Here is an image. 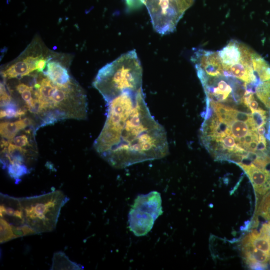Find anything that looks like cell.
Instances as JSON below:
<instances>
[{
  "label": "cell",
  "instance_id": "obj_1",
  "mask_svg": "<svg viewBox=\"0 0 270 270\" xmlns=\"http://www.w3.org/2000/svg\"><path fill=\"white\" fill-rule=\"evenodd\" d=\"M107 104L106 122L94 147L112 166L122 169L168 155L166 132L152 116L142 88L124 92Z\"/></svg>",
  "mask_w": 270,
  "mask_h": 270
},
{
  "label": "cell",
  "instance_id": "obj_2",
  "mask_svg": "<svg viewBox=\"0 0 270 270\" xmlns=\"http://www.w3.org/2000/svg\"><path fill=\"white\" fill-rule=\"evenodd\" d=\"M93 86L106 102L124 92L142 88V68L136 50L121 55L102 68Z\"/></svg>",
  "mask_w": 270,
  "mask_h": 270
},
{
  "label": "cell",
  "instance_id": "obj_3",
  "mask_svg": "<svg viewBox=\"0 0 270 270\" xmlns=\"http://www.w3.org/2000/svg\"><path fill=\"white\" fill-rule=\"evenodd\" d=\"M26 224L37 234L54 231L70 198L60 190L20 198Z\"/></svg>",
  "mask_w": 270,
  "mask_h": 270
},
{
  "label": "cell",
  "instance_id": "obj_4",
  "mask_svg": "<svg viewBox=\"0 0 270 270\" xmlns=\"http://www.w3.org/2000/svg\"><path fill=\"white\" fill-rule=\"evenodd\" d=\"M54 84V90L43 116L42 126L64 119H86V96L80 86L74 80L66 86Z\"/></svg>",
  "mask_w": 270,
  "mask_h": 270
},
{
  "label": "cell",
  "instance_id": "obj_5",
  "mask_svg": "<svg viewBox=\"0 0 270 270\" xmlns=\"http://www.w3.org/2000/svg\"><path fill=\"white\" fill-rule=\"evenodd\" d=\"M163 214L161 194L156 191L137 196L128 214L130 230L136 236L148 234Z\"/></svg>",
  "mask_w": 270,
  "mask_h": 270
},
{
  "label": "cell",
  "instance_id": "obj_6",
  "mask_svg": "<svg viewBox=\"0 0 270 270\" xmlns=\"http://www.w3.org/2000/svg\"><path fill=\"white\" fill-rule=\"evenodd\" d=\"M194 0H146V6L154 30L164 35L173 32Z\"/></svg>",
  "mask_w": 270,
  "mask_h": 270
},
{
  "label": "cell",
  "instance_id": "obj_7",
  "mask_svg": "<svg viewBox=\"0 0 270 270\" xmlns=\"http://www.w3.org/2000/svg\"><path fill=\"white\" fill-rule=\"evenodd\" d=\"M0 218L12 228L14 238L26 236L30 228L26 224L20 198L0 194Z\"/></svg>",
  "mask_w": 270,
  "mask_h": 270
},
{
  "label": "cell",
  "instance_id": "obj_8",
  "mask_svg": "<svg viewBox=\"0 0 270 270\" xmlns=\"http://www.w3.org/2000/svg\"><path fill=\"white\" fill-rule=\"evenodd\" d=\"M249 178L256 192V204L270 190V172L256 168L253 164H237Z\"/></svg>",
  "mask_w": 270,
  "mask_h": 270
},
{
  "label": "cell",
  "instance_id": "obj_9",
  "mask_svg": "<svg viewBox=\"0 0 270 270\" xmlns=\"http://www.w3.org/2000/svg\"><path fill=\"white\" fill-rule=\"evenodd\" d=\"M250 246L270 255V221L262 225L260 231L253 230L244 238L242 246Z\"/></svg>",
  "mask_w": 270,
  "mask_h": 270
},
{
  "label": "cell",
  "instance_id": "obj_10",
  "mask_svg": "<svg viewBox=\"0 0 270 270\" xmlns=\"http://www.w3.org/2000/svg\"><path fill=\"white\" fill-rule=\"evenodd\" d=\"M43 74L53 83L60 86L68 85L74 81L66 66L58 61L50 60L47 64L46 70Z\"/></svg>",
  "mask_w": 270,
  "mask_h": 270
},
{
  "label": "cell",
  "instance_id": "obj_11",
  "mask_svg": "<svg viewBox=\"0 0 270 270\" xmlns=\"http://www.w3.org/2000/svg\"><path fill=\"white\" fill-rule=\"evenodd\" d=\"M242 247L244 259L251 268L263 270L267 268L270 255L252 246Z\"/></svg>",
  "mask_w": 270,
  "mask_h": 270
},
{
  "label": "cell",
  "instance_id": "obj_12",
  "mask_svg": "<svg viewBox=\"0 0 270 270\" xmlns=\"http://www.w3.org/2000/svg\"><path fill=\"white\" fill-rule=\"evenodd\" d=\"M32 123L30 118H24L15 122H3L0 124V133L3 139L12 142L20 130H23Z\"/></svg>",
  "mask_w": 270,
  "mask_h": 270
},
{
  "label": "cell",
  "instance_id": "obj_13",
  "mask_svg": "<svg viewBox=\"0 0 270 270\" xmlns=\"http://www.w3.org/2000/svg\"><path fill=\"white\" fill-rule=\"evenodd\" d=\"M84 267L72 262L62 252L54 254L51 270H82Z\"/></svg>",
  "mask_w": 270,
  "mask_h": 270
},
{
  "label": "cell",
  "instance_id": "obj_14",
  "mask_svg": "<svg viewBox=\"0 0 270 270\" xmlns=\"http://www.w3.org/2000/svg\"><path fill=\"white\" fill-rule=\"evenodd\" d=\"M262 216L266 220L270 221V192L265 194L256 204L254 216V226L258 225V218Z\"/></svg>",
  "mask_w": 270,
  "mask_h": 270
},
{
  "label": "cell",
  "instance_id": "obj_15",
  "mask_svg": "<svg viewBox=\"0 0 270 270\" xmlns=\"http://www.w3.org/2000/svg\"><path fill=\"white\" fill-rule=\"evenodd\" d=\"M6 169L10 177L15 180L16 184H18L22 177L30 172L28 166L19 164H10Z\"/></svg>",
  "mask_w": 270,
  "mask_h": 270
},
{
  "label": "cell",
  "instance_id": "obj_16",
  "mask_svg": "<svg viewBox=\"0 0 270 270\" xmlns=\"http://www.w3.org/2000/svg\"><path fill=\"white\" fill-rule=\"evenodd\" d=\"M232 136L236 139L245 137L250 131L248 124L238 120H234L230 126Z\"/></svg>",
  "mask_w": 270,
  "mask_h": 270
},
{
  "label": "cell",
  "instance_id": "obj_17",
  "mask_svg": "<svg viewBox=\"0 0 270 270\" xmlns=\"http://www.w3.org/2000/svg\"><path fill=\"white\" fill-rule=\"evenodd\" d=\"M268 112L262 108L252 114V124L256 129L266 124L268 121Z\"/></svg>",
  "mask_w": 270,
  "mask_h": 270
},
{
  "label": "cell",
  "instance_id": "obj_18",
  "mask_svg": "<svg viewBox=\"0 0 270 270\" xmlns=\"http://www.w3.org/2000/svg\"><path fill=\"white\" fill-rule=\"evenodd\" d=\"M235 120L248 123L252 118V114L234 110L232 113Z\"/></svg>",
  "mask_w": 270,
  "mask_h": 270
},
{
  "label": "cell",
  "instance_id": "obj_19",
  "mask_svg": "<svg viewBox=\"0 0 270 270\" xmlns=\"http://www.w3.org/2000/svg\"><path fill=\"white\" fill-rule=\"evenodd\" d=\"M220 140L222 142L224 146L231 152L233 150L234 148L236 146L234 138L230 136L226 135Z\"/></svg>",
  "mask_w": 270,
  "mask_h": 270
},
{
  "label": "cell",
  "instance_id": "obj_20",
  "mask_svg": "<svg viewBox=\"0 0 270 270\" xmlns=\"http://www.w3.org/2000/svg\"><path fill=\"white\" fill-rule=\"evenodd\" d=\"M244 157L239 152H230L228 154L226 160L237 164L241 163Z\"/></svg>",
  "mask_w": 270,
  "mask_h": 270
},
{
  "label": "cell",
  "instance_id": "obj_21",
  "mask_svg": "<svg viewBox=\"0 0 270 270\" xmlns=\"http://www.w3.org/2000/svg\"><path fill=\"white\" fill-rule=\"evenodd\" d=\"M14 144L22 148L30 146L28 138L26 135H22L16 137L12 141Z\"/></svg>",
  "mask_w": 270,
  "mask_h": 270
},
{
  "label": "cell",
  "instance_id": "obj_22",
  "mask_svg": "<svg viewBox=\"0 0 270 270\" xmlns=\"http://www.w3.org/2000/svg\"><path fill=\"white\" fill-rule=\"evenodd\" d=\"M259 142L257 146L256 151H260L266 152L267 150V141L266 139L264 136H258Z\"/></svg>",
  "mask_w": 270,
  "mask_h": 270
},
{
  "label": "cell",
  "instance_id": "obj_23",
  "mask_svg": "<svg viewBox=\"0 0 270 270\" xmlns=\"http://www.w3.org/2000/svg\"><path fill=\"white\" fill-rule=\"evenodd\" d=\"M248 107L252 113L260 108L259 107L258 103L256 98H254L250 100L248 104Z\"/></svg>",
  "mask_w": 270,
  "mask_h": 270
},
{
  "label": "cell",
  "instance_id": "obj_24",
  "mask_svg": "<svg viewBox=\"0 0 270 270\" xmlns=\"http://www.w3.org/2000/svg\"><path fill=\"white\" fill-rule=\"evenodd\" d=\"M32 88V86H28L25 84L20 83L16 86V90L19 94H21L24 91L30 89Z\"/></svg>",
  "mask_w": 270,
  "mask_h": 270
},
{
  "label": "cell",
  "instance_id": "obj_25",
  "mask_svg": "<svg viewBox=\"0 0 270 270\" xmlns=\"http://www.w3.org/2000/svg\"><path fill=\"white\" fill-rule=\"evenodd\" d=\"M258 133L260 136H264L265 134L266 130L264 126H262L258 128Z\"/></svg>",
  "mask_w": 270,
  "mask_h": 270
}]
</instances>
